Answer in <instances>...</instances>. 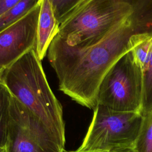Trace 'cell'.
I'll return each mask as SVG.
<instances>
[{
    "mask_svg": "<svg viewBox=\"0 0 152 152\" xmlns=\"http://www.w3.org/2000/svg\"><path fill=\"white\" fill-rule=\"evenodd\" d=\"M142 95L143 71L135 64L128 52L103 77L96 103L114 111L140 113Z\"/></svg>",
    "mask_w": 152,
    "mask_h": 152,
    "instance_id": "obj_5",
    "label": "cell"
},
{
    "mask_svg": "<svg viewBox=\"0 0 152 152\" xmlns=\"http://www.w3.org/2000/svg\"><path fill=\"white\" fill-rule=\"evenodd\" d=\"M20 0H0V16L9 11Z\"/></svg>",
    "mask_w": 152,
    "mask_h": 152,
    "instance_id": "obj_15",
    "label": "cell"
},
{
    "mask_svg": "<svg viewBox=\"0 0 152 152\" xmlns=\"http://www.w3.org/2000/svg\"><path fill=\"white\" fill-rule=\"evenodd\" d=\"M0 152H6V150L5 147L0 145Z\"/></svg>",
    "mask_w": 152,
    "mask_h": 152,
    "instance_id": "obj_18",
    "label": "cell"
},
{
    "mask_svg": "<svg viewBox=\"0 0 152 152\" xmlns=\"http://www.w3.org/2000/svg\"><path fill=\"white\" fill-rule=\"evenodd\" d=\"M133 46L129 51L135 64L143 71L152 51V34L138 33L132 37Z\"/></svg>",
    "mask_w": 152,
    "mask_h": 152,
    "instance_id": "obj_9",
    "label": "cell"
},
{
    "mask_svg": "<svg viewBox=\"0 0 152 152\" xmlns=\"http://www.w3.org/2000/svg\"><path fill=\"white\" fill-rule=\"evenodd\" d=\"M128 18L97 43L70 46L58 36L51 42L48 58L59 88L77 103L94 109L100 84L108 71L132 46L138 33L152 34V0H132Z\"/></svg>",
    "mask_w": 152,
    "mask_h": 152,
    "instance_id": "obj_1",
    "label": "cell"
},
{
    "mask_svg": "<svg viewBox=\"0 0 152 152\" xmlns=\"http://www.w3.org/2000/svg\"><path fill=\"white\" fill-rule=\"evenodd\" d=\"M6 152H64L40 122L11 94Z\"/></svg>",
    "mask_w": 152,
    "mask_h": 152,
    "instance_id": "obj_6",
    "label": "cell"
},
{
    "mask_svg": "<svg viewBox=\"0 0 152 152\" xmlns=\"http://www.w3.org/2000/svg\"><path fill=\"white\" fill-rule=\"evenodd\" d=\"M86 136L78 152H109L134 147L142 115L112 110L97 104Z\"/></svg>",
    "mask_w": 152,
    "mask_h": 152,
    "instance_id": "obj_4",
    "label": "cell"
},
{
    "mask_svg": "<svg viewBox=\"0 0 152 152\" xmlns=\"http://www.w3.org/2000/svg\"><path fill=\"white\" fill-rule=\"evenodd\" d=\"M35 48L5 68L1 81L31 113L63 150L65 127L62 107L52 91Z\"/></svg>",
    "mask_w": 152,
    "mask_h": 152,
    "instance_id": "obj_2",
    "label": "cell"
},
{
    "mask_svg": "<svg viewBox=\"0 0 152 152\" xmlns=\"http://www.w3.org/2000/svg\"><path fill=\"white\" fill-rule=\"evenodd\" d=\"M134 148L137 152H152V110L142 115Z\"/></svg>",
    "mask_w": 152,
    "mask_h": 152,
    "instance_id": "obj_12",
    "label": "cell"
},
{
    "mask_svg": "<svg viewBox=\"0 0 152 152\" xmlns=\"http://www.w3.org/2000/svg\"><path fill=\"white\" fill-rule=\"evenodd\" d=\"M70 152H78V151H70Z\"/></svg>",
    "mask_w": 152,
    "mask_h": 152,
    "instance_id": "obj_19",
    "label": "cell"
},
{
    "mask_svg": "<svg viewBox=\"0 0 152 152\" xmlns=\"http://www.w3.org/2000/svg\"><path fill=\"white\" fill-rule=\"evenodd\" d=\"M152 110V51L143 69V95L140 114L144 115Z\"/></svg>",
    "mask_w": 152,
    "mask_h": 152,
    "instance_id": "obj_13",
    "label": "cell"
},
{
    "mask_svg": "<svg viewBox=\"0 0 152 152\" xmlns=\"http://www.w3.org/2000/svg\"><path fill=\"white\" fill-rule=\"evenodd\" d=\"M40 9V0L23 17L0 32V67L8 68L35 48Z\"/></svg>",
    "mask_w": 152,
    "mask_h": 152,
    "instance_id": "obj_7",
    "label": "cell"
},
{
    "mask_svg": "<svg viewBox=\"0 0 152 152\" xmlns=\"http://www.w3.org/2000/svg\"><path fill=\"white\" fill-rule=\"evenodd\" d=\"M39 2L40 0H20L19 2L9 11L0 16V32L23 17Z\"/></svg>",
    "mask_w": 152,
    "mask_h": 152,
    "instance_id": "obj_11",
    "label": "cell"
},
{
    "mask_svg": "<svg viewBox=\"0 0 152 152\" xmlns=\"http://www.w3.org/2000/svg\"><path fill=\"white\" fill-rule=\"evenodd\" d=\"M109 152H137L134 147H129V148H121L115 150H113Z\"/></svg>",
    "mask_w": 152,
    "mask_h": 152,
    "instance_id": "obj_16",
    "label": "cell"
},
{
    "mask_svg": "<svg viewBox=\"0 0 152 152\" xmlns=\"http://www.w3.org/2000/svg\"><path fill=\"white\" fill-rule=\"evenodd\" d=\"M58 28L50 0H40L35 50L41 61L45 57L51 42L57 35Z\"/></svg>",
    "mask_w": 152,
    "mask_h": 152,
    "instance_id": "obj_8",
    "label": "cell"
},
{
    "mask_svg": "<svg viewBox=\"0 0 152 152\" xmlns=\"http://www.w3.org/2000/svg\"><path fill=\"white\" fill-rule=\"evenodd\" d=\"M132 8V0H81L56 36L70 46H92L123 23Z\"/></svg>",
    "mask_w": 152,
    "mask_h": 152,
    "instance_id": "obj_3",
    "label": "cell"
},
{
    "mask_svg": "<svg viewBox=\"0 0 152 152\" xmlns=\"http://www.w3.org/2000/svg\"><path fill=\"white\" fill-rule=\"evenodd\" d=\"M56 22L59 26L74 11L81 0H50Z\"/></svg>",
    "mask_w": 152,
    "mask_h": 152,
    "instance_id": "obj_14",
    "label": "cell"
},
{
    "mask_svg": "<svg viewBox=\"0 0 152 152\" xmlns=\"http://www.w3.org/2000/svg\"><path fill=\"white\" fill-rule=\"evenodd\" d=\"M4 70V68H1V67H0V82H1V79H2V74H3Z\"/></svg>",
    "mask_w": 152,
    "mask_h": 152,
    "instance_id": "obj_17",
    "label": "cell"
},
{
    "mask_svg": "<svg viewBox=\"0 0 152 152\" xmlns=\"http://www.w3.org/2000/svg\"><path fill=\"white\" fill-rule=\"evenodd\" d=\"M11 94L6 86L0 82V145L5 147L8 134Z\"/></svg>",
    "mask_w": 152,
    "mask_h": 152,
    "instance_id": "obj_10",
    "label": "cell"
}]
</instances>
